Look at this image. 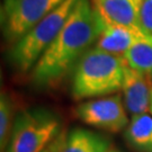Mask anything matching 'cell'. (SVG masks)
I'll use <instances>...</instances> for the list:
<instances>
[{
	"instance_id": "1",
	"label": "cell",
	"mask_w": 152,
	"mask_h": 152,
	"mask_svg": "<svg viewBox=\"0 0 152 152\" xmlns=\"http://www.w3.org/2000/svg\"><path fill=\"white\" fill-rule=\"evenodd\" d=\"M103 25V16L91 0H77L59 35L33 68V83L50 88L62 81L97 43Z\"/></svg>"
},
{
	"instance_id": "2",
	"label": "cell",
	"mask_w": 152,
	"mask_h": 152,
	"mask_svg": "<svg viewBox=\"0 0 152 152\" xmlns=\"http://www.w3.org/2000/svg\"><path fill=\"white\" fill-rule=\"evenodd\" d=\"M127 63L98 48L87 51L73 69L71 94L76 100L102 97L122 89Z\"/></svg>"
},
{
	"instance_id": "3",
	"label": "cell",
	"mask_w": 152,
	"mask_h": 152,
	"mask_svg": "<svg viewBox=\"0 0 152 152\" xmlns=\"http://www.w3.org/2000/svg\"><path fill=\"white\" fill-rule=\"evenodd\" d=\"M76 2L77 0H64L43 20L12 44L8 60L15 70L20 73L33 70L44 52L59 35Z\"/></svg>"
},
{
	"instance_id": "4",
	"label": "cell",
	"mask_w": 152,
	"mask_h": 152,
	"mask_svg": "<svg viewBox=\"0 0 152 152\" xmlns=\"http://www.w3.org/2000/svg\"><path fill=\"white\" fill-rule=\"evenodd\" d=\"M60 131V120L46 108L22 112L14 121L6 152H43Z\"/></svg>"
},
{
	"instance_id": "5",
	"label": "cell",
	"mask_w": 152,
	"mask_h": 152,
	"mask_svg": "<svg viewBox=\"0 0 152 152\" xmlns=\"http://www.w3.org/2000/svg\"><path fill=\"white\" fill-rule=\"evenodd\" d=\"M63 1L64 0H4L0 19L6 42L15 44Z\"/></svg>"
},
{
	"instance_id": "6",
	"label": "cell",
	"mask_w": 152,
	"mask_h": 152,
	"mask_svg": "<svg viewBox=\"0 0 152 152\" xmlns=\"http://www.w3.org/2000/svg\"><path fill=\"white\" fill-rule=\"evenodd\" d=\"M76 115L87 125L112 133H117L129 125L120 95L80 104L76 108Z\"/></svg>"
},
{
	"instance_id": "7",
	"label": "cell",
	"mask_w": 152,
	"mask_h": 152,
	"mask_svg": "<svg viewBox=\"0 0 152 152\" xmlns=\"http://www.w3.org/2000/svg\"><path fill=\"white\" fill-rule=\"evenodd\" d=\"M122 91L126 110L132 116L147 114L151 105L152 95V80L149 77L127 65L125 68Z\"/></svg>"
},
{
	"instance_id": "8",
	"label": "cell",
	"mask_w": 152,
	"mask_h": 152,
	"mask_svg": "<svg viewBox=\"0 0 152 152\" xmlns=\"http://www.w3.org/2000/svg\"><path fill=\"white\" fill-rule=\"evenodd\" d=\"M100 15L109 23L118 24L136 32L148 33L140 20V11L143 0H91ZM152 36V35H151Z\"/></svg>"
},
{
	"instance_id": "9",
	"label": "cell",
	"mask_w": 152,
	"mask_h": 152,
	"mask_svg": "<svg viewBox=\"0 0 152 152\" xmlns=\"http://www.w3.org/2000/svg\"><path fill=\"white\" fill-rule=\"evenodd\" d=\"M142 39L152 41V36L118 24L109 23L104 18L103 29L96 43V48L112 54L124 55L127 50Z\"/></svg>"
},
{
	"instance_id": "10",
	"label": "cell",
	"mask_w": 152,
	"mask_h": 152,
	"mask_svg": "<svg viewBox=\"0 0 152 152\" xmlns=\"http://www.w3.org/2000/svg\"><path fill=\"white\" fill-rule=\"evenodd\" d=\"M109 150L108 137L81 127L71 130L61 144V152H108Z\"/></svg>"
},
{
	"instance_id": "11",
	"label": "cell",
	"mask_w": 152,
	"mask_h": 152,
	"mask_svg": "<svg viewBox=\"0 0 152 152\" xmlns=\"http://www.w3.org/2000/svg\"><path fill=\"white\" fill-rule=\"evenodd\" d=\"M125 140L139 152H152V117L148 114L132 116L125 130Z\"/></svg>"
},
{
	"instance_id": "12",
	"label": "cell",
	"mask_w": 152,
	"mask_h": 152,
	"mask_svg": "<svg viewBox=\"0 0 152 152\" xmlns=\"http://www.w3.org/2000/svg\"><path fill=\"white\" fill-rule=\"evenodd\" d=\"M127 65L152 80V41L142 39L123 55Z\"/></svg>"
},
{
	"instance_id": "13",
	"label": "cell",
	"mask_w": 152,
	"mask_h": 152,
	"mask_svg": "<svg viewBox=\"0 0 152 152\" xmlns=\"http://www.w3.org/2000/svg\"><path fill=\"white\" fill-rule=\"evenodd\" d=\"M14 107L8 94L2 92L0 97V145L1 152H4L8 147L12 130V118H14Z\"/></svg>"
},
{
	"instance_id": "14",
	"label": "cell",
	"mask_w": 152,
	"mask_h": 152,
	"mask_svg": "<svg viewBox=\"0 0 152 152\" xmlns=\"http://www.w3.org/2000/svg\"><path fill=\"white\" fill-rule=\"evenodd\" d=\"M140 20L143 28L152 35V0H143L140 11Z\"/></svg>"
},
{
	"instance_id": "15",
	"label": "cell",
	"mask_w": 152,
	"mask_h": 152,
	"mask_svg": "<svg viewBox=\"0 0 152 152\" xmlns=\"http://www.w3.org/2000/svg\"><path fill=\"white\" fill-rule=\"evenodd\" d=\"M43 152H55V151H54V148H51V149H50V148H46Z\"/></svg>"
},
{
	"instance_id": "16",
	"label": "cell",
	"mask_w": 152,
	"mask_h": 152,
	"mask_svg": "<svg viewBox=\"0 0 152 152\" xmlns=\"http://www.w3.org/2000/svg\"><path fill=\"white\" fill-rule=\"evenodd\" d=\"M150 109H151V113H152V95H151V105H150Z\"/></svg>"
},
{
	"instance_id": "17",
	"label": "cell",
	"mask_w": 152,
	"mask_h": 152,
	"mask_svg": "<svg viewBox=\"0 0 152 152\" xmlns=\"http://www.w3.org/2000/svg\"><path fill=\"white\" fill-rule=\"evenodd\" d=\"M108 152H120V151H117V150H109Z\"/></svg>"
}]
</instances>
